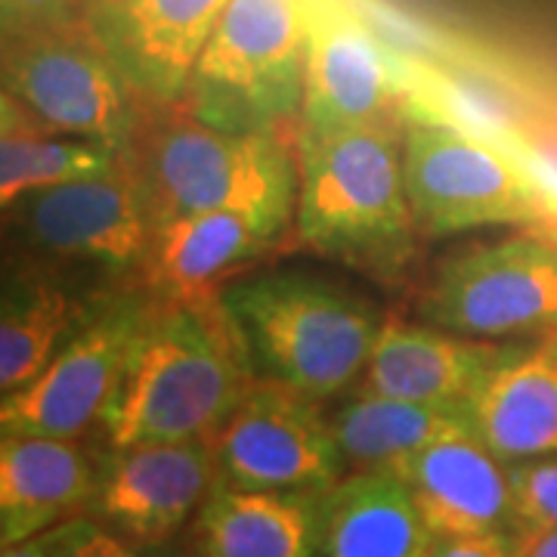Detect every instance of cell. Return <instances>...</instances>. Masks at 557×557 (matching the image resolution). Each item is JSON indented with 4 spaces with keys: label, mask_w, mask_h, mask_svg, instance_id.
<instances>
[{
    "label": "cell",
    "mask_w": 557,
    "mask_h": 557,
    "mask_svg": "<svg viewBox=\"0 0 557 557\" xmlns=\"http://www.w3.org/2000/svg\"><path fill=\"white\" fill-rule=\"evenodd\" d=\"M523 557H557V530H518Z\"/></svg>",
    "instance_id": "cell-30"
},
{
    "label": "cell",
    "mask_w": 557,
    "mask_h": 557,
    "mask_svg": "<svg viewBox=\"0 0 557 557\" xmlns=\"http://www.w3.org/2000/svg\"><path fill=\"white\" fill-rule=\"evenodd\" d=\"M69 557H139V552L131 542H124L119 533H112L102 523H97L87 536L81 539L78 548Z\"/></svg>",
    "instance_id": "cell-29"
},
{
    "label": "cell",
    "mask_w": 557,
    "mask_h": 557,
    "mask_svg": "<svg viewBox=\"0 0 557 557\" xmlns=\"http://www.w3.org/2000/svg\"><path fill=\"white\" fill-rule=\"evenodd\" d=\"M102 461L81 440H0V548L94 511Z\"/></svg>",
    "instance_id": "cell-17"
},
{
    "label": "cell",
    "mask_w": 557,
    "mask_h": 557,
    "mask_svg": "<svg viewBox=\"0 0 557 557\" xmlns=\"http://www.w3.org/2000/svg\"><path fill=\"white\" fill-rule=\"evenodd\" d=\"M518 350V344L468 338L428 322L384 319L357 391L468 409L483 381Z\"/></svg>",
    "instance_id": "cell-15"
},
{
    "label": "cell",
    "mask_w": 557,
    "mask_h": 557,
    "mask_svg": "<svg viewBox=\"0 0 557 557\" xmlns=\"http://www.w3.org/2000/svg\"><path fill=\"white\" fill-rule=\"evenodd\" d=\"M317 496L258 493L214 483L189 533L201 557H313Z\"/></svg>",
    "instance_id": "cell-21"
},
{
    "label": "cell",
    "mask_w": 557,
    "mask_h": 557,
    "mask_svg": "<svg viewBox=\"0 0 557 557\" xmlns=\"http://www.w3.org/2000/svg\"><path fill=\"white\" fill-rule=\"evenodd\" d=\"M418 317L483 341L557 329V242L523 233L458 248L437 263Z\"/></svg>",
    "instance_id": "cell-7"
},
{
    "label": "cell",
    "mask_w": 557,
    "mask_h": 557,
    "mask_svg": "<svg viewBox=\"0 0 557 557\" xmlns=\"http://www.w3.org/2000/svg\"><path fill=\"white\" fill-rule=\"evenodd\" d=\"M304 62V0H230L180 109L223 134H278L300 115Z\"/></svg>",
    "instance_id": "cell-6"
},
{
    "label": "cell",
    "mask_w": 557,
    "mask_h": 557,
    "mask_svg": "<svg viewBox=\"0 0 557 557\" xmlns=\"http://www.w3.org/2000/svg\"><path fill=\"white\" fill-rule=\"evenodd\" d=\"M211 449L218 480L236 490L322 496L350 471L322 403L270 381H255Z\"/></svg>",
    "instance_id": "cell-11"
},
{
    "label": "cell",
    "mask_w": 557,
    "mask_h": 557,
    "mask_svg": "<svg viewBox=\"0 0 557 557\" xmlns=\"http://www.w3.org/2000/svg\"><path fill=\"white\" fill-rule=\"evenodd\" d=\"M394 474L412 493L434 536L515 530L508 465L478 434L440 440Z\"/></svg>",
    "instance_id": "cell-16"
},
{
    "label": "cell",
    "mask_w": 557,
    "mask_h": 557,
    "mask_svg": "<svg viewBox=\"0 0 557 557\" xmlns=\"http://www.w3.org/2000/svg\"><path fill=\"white\" fill-rule=\"evenodd\" d=\"M220 292L152 295L100 431L109 449L211 440L255 387Z\"/></svg>",
    "instance_id": "cell-1"
},
{
    "label": "cell",
    "mask_w": 557,
    "mask_h": 557,
    "mask_svg": "<svg viewBox=\"0 0 557 557\" xmlns=\"http://www.w3.org/2000/svg\"><path fill=\"white\" fill-rule=\"evenodd\" d=\"M307 62L298 131L325 134L397 119L409 69L344 0H304Z\"/></svg>",
    "instance_id": "cell-12"
},
{
    "label": "cell",
    "mask_w": 557,
    "mask_h": 557,
    "mask_svg": "<svg viewBox=\"0 0 557 557\" xmlns=\"http://www.w3.org/2000/svg\"><path fill=\"white\" fill-rule=\"evenodd\" d=\"M90 3H100V0H90ZM87 10H90V7H87Z\"/></svg>",
    "instance_id": "cell-32"
},
{
    "label": "cell",
    "mask_w": 557,
    "mask_h": 557,
    "mask_svg": "<svg viewBox=\"0 0 557 557\" xmlns=\"http://www.w3.org/2000/svg\"><path fill=\"white\" fill-rule=\"evenodd\" d=\"M313 557H428L434 533L391 471H347L313 502Z\"/></svg>",
    "instance_id": "cell-18"
},
{
    "label": "cell",
    "mask_w": 557,
    "mask_h": 557,
    "mask_svg": "<svg viewBox=\"0 0 557 557\" xmlns=\"http://www.w3.org/2000/svg\"><path fill=\"white\" fill-rule=\"evenodd\" d=\"M149 300L152 292L143 285L102 298L38 379L3 394V434L81 440L90 428H100Z\"/></svg>",
    "instance_id": "cell-10"
},
{
    "label": "cell",
    "mask_w": 557,
    "mask_h": 557,
    "mask_svg": "<svg viewBox=\"0 0 557 557\" xmlns=\"http://www.w3.org/2000/svg\"><path fill=\"white\" fill-rule=\"evenodd\" d=\"M0 205L10 208L28 193L112 174L124 164L119 149L97 139L65 137L44 127L13 97H0Z\"/></svg>",
    "instance_id": "cell-24"
},
{
    "label": "cell",
    "mask_w": 557,
    "mask_h": 557,
    "mask_svg": "<svg viewBox=\"0 0 557 557\" xmlns=\"http://www.w3.org/2000/svg\"><path fill=\"white\" fill-rule=\"evenodd\" d=\"M332 418L350 471H397L421 449L456 434H478L465 406H428L354 391Z\"/></svg>",
    "instance_id": "cell-23"
},
{
    "label": "cell",
    "mask_w": 557,
    "mask_h": 557,
    "mask_svg": "<svg viewBox=\"0 0 557 557\" xmlns=\"http://www.w3.org/2000/svg\"><path fill=\"white\" fill-rule=\"evenodd\" d=\"M127 171L152 230L199 211H239L282 239L295 226L298 152L282 134H223L174 106L149 115Z\"/></svg>",
    "instance_id": "cell-3"
},
{
    "label": "cell",
    "mask_w": 557,
    "mask_h": 557,
    "mask_svg": "<svg viewBox=\"0 0 557 557\" xmlns=\"http://www.w3.org/2000/svg\"><path fill=\"white\" fill-rule=\"evenodd\" d=\"M97 523H100V520L94 518V515H81V518L62 520V523L44 530L38 536L25 539V542H16V545L3 548V555L0 557H69L78 548L81 539L87 536Z\"/></svg>",
    "instance_id": "cell-27"
},
{
    "label": "cell",
    "mask_w": 557,
    "mask_h": 557,
    "mask_svg": "<svg viewBox=\"0 0 557 557\" xmlns=\"http://www.w3.org/2000/svg\"><path fill=\"white\" fill-rule=\"evenodd\" d=\"M403 177L421 239L530 223L545 214L518 161L443 121H406Z\"/></svg>",
    "instance_id": "cell-8"
},
{
    "label": "cell",
    "mask_w": 557,
    "mask_h": 557,
    "mask_svg": "<svg viewBox=\"0 0 557 557\" xmlns=\"http://www.w3.org/2000/svg\"><path fill=\"white\" fill-rule=\"evenodd\" d=\"M258 381L325 403L354 387L375 350L372 304L310 273H258L220 288Z\"/></svg>",
    "instance_id": "cell-4"
},
{
    "label": "cell",
    "mask_w": 557,
    "mask_h": 557,
    "mask_svg": "<svg viewBox=\"0 0 557 557\" xmlns=\"http://www.w3.org/2000/svg\"><path fill=\"white\" fill-rule=\"evenodd\" d=\"M515 530H557V458L508 461Z\"/></svg>",
    "instance_id": "cell-25"
},
{
    "label": "cell",
    "mask_w": 557,
    "mask_h": 557,
    "mask_svg": "<svg viewBox=\"0 0 557 557\" xmlns=\"http://www.w3.org/2000/svg\"><path fill=\"white\" fill-rule=\"evenodd\" d=\"M230 0H100L84 28L152 112L183 102L186 84Z\"/></svg>",
    "instance_id": "cell-14"
},
{
    "label": "cell",
    "mask_w": 557,
    "mask_h": 557,
    "mask_svg": "<svg viewBox=\"0 0 557 557\" xmlns=\"http://www.w3.org/2000/svg\"><path fill=\"white\" fill-rule=\"evenodd\" d=\"M25 267L102 300L139 288L152 223L127 159L119 171L28 193L3 208Z\"/></svg>",
    "instance_id": "cell-5"
},
{
    "label": "cell",
    "mask_w": 557,
    "mask_h": 557,
    "mask_svg": "<svg viewBox=\"0 0 557 557\" xmlns=\"http://www.w3.org/2000/svg\"><path fill=\"white\" fill-rule=\"evenodd\" d=\"M87 7L90 0H0L3 40L78 32L87 20Z\"/></svg>",
    "instance_id": "cell-26"
},
{
    "label": "cell",
    "mask_w": 557,
    "mask_h": 557,
    "mask_svg": "<svg viewBox=\"0 0 557 557\" xmlns=\"http://www.w3.org/2000/svg\"><path fill=\"white\" fill-rule=\"evenodd\" d=\"M3 94L44 127L106 143L124 159L152 115L87 28L3 40Z\"/></svg>",
    "instance_id": "cell-9"
},
{
    "label": "cell",
    "mask_w": 557,
    "mask_h": 557,
    "mask_svg": "<svg viewBox=\"0 0 557 557\" xmlns=\"http://www.w3.org/2000/svg\"><path fill=\"white\" fill-rule=\"evenodd\" d=\"M97 304L100 300L81 298L22 260L7 267L0 304V391L13 394L38 379Z\"/></svg>",
    "instance_id": "cell-22"
},
{
    "label": "cell",
    "mask_w": 557,
    "mask_h": 557,
    "mask_svg": "<svg viewBox=\"0 0 557 557\" xmlns=\"http://www.w3.org/2000/svg\"><path fill=\"white\" fill-rule=\"evenodd\" d=\"M139 557H201L199 545L193 533L186 530V536L171 539L164 545H152V548H139Z\"/></svg>",
    "instance_id": "cell-31"
},
{
    "label": "cell",
    "mask_w": 557,
    "mask_h": 557,
    "mask_svg": "<svg viewBox=\"0 0 557 557\" xmlns=\"http://www.w3.org/2000/svg\"><path fill=\"white\" fill-rule=\"evenodd\" d=\"M478 437L505 465L557 453V341L520 347L468 403Z\"/></svg>",
    "instance_id": "cell-20"
},
{
    "label": "cell",
    "mask_w": 557,
    "mask_h": 557,
    "mask_svg": "<svg viewBox=\"0 0 557 557\" xmlns=\"http://www.w3.org/2000/svg\"><path fill=\"white\" fill-rule=\"evenodd\" d=\"M428 557H523V539L518 530L478 536H434Z\"/></svg>",
    "instance_id": "cell-28"
},
{
    "label": "cell",
    "mask_w": 557,
    "mask_h": 557,
    "mask_svg": "<svg viewBox=\"0 0 557 557\" xmlns=\"http://www.w3.org/2000/svg\"><path fill=\"white\" fill-rule=\"evenodd\" d=\"M278 242L270 226L239 211L183 214L152 230L139 285L164 298L211 295Z\"/></svg>",
    "instance_id": "cell-19"
},
{
    "label": "cell",
    "mask_w": 557,
    "mask_h": 557,
    "mask_svg": "<svg viewBox=\"0 0 557 557\" xmlns=\"http://www.w3.org/2000/svg\"><path fill=\"white\" fill-rule=\"evenodd\" d=\"M397 119L295 137V233L322 258L366 276H399L416 255V218L403 177Z\"/></svg>",
    "instance_id": "cell-2"
},
{
    "label": "cell",
    "mask_w": 557,
    "mask_h": 557,
    "mask_svg": "<svg viewBox=\"0 0 557 557\" xmlns=\"http://www.w3.org/2000/svg\"><path fill=\"white\" fill-rule=\"evenodd\" d=\"M218 483L211 440L109 449L94 518L134 548L183 536Z\"/></svg>",
    "instance_id": "cell-13"
}]
</instances>
